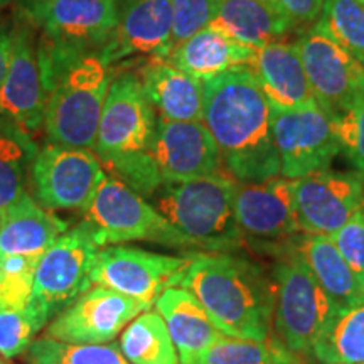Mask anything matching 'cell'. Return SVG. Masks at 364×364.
<instances>
[{"label":"cell","instance_id":"6da1fadb","mask_svg":"<svg viewBox=\"0 0 364 364\" xmlns=\"http://www.w3.org/2000/svg\"><path fill=\"white\" fill-rule=\"evenodd\" d=\"M204 113L228 174L236 182H263L280 176L272 132L270 103L250 66L203 81Z\"/></svg>","mask_w":364,"mask_h":364},{"label":"cell","instance_id":"7a4b0ae2","mask_svg":"<svg viewBox=\"0 0 364 364\" xmlns=\"http://www.w3.org/2000/svg\"><path fill=\"white\" fill-rule=\"evenodd\" d=\"M179 287L201 302L228 338L258 343L275 339L273 277L250 258L235 252L193 253Z\"/></svg>","mask_w":364,"mask_h":364},{"label":"cell","instance_id":"3957f363","mask_svg":"<svg viewBox=\"0 0 364 364\" xmlns=\"http://www.w3.org/2000/svg\"><path fill=\"white\" fill-rule=\"evenodd\" d=\"M156 125L157 113L139 75L115 73L103 105L93 152L108 176L144 198H152L164 184L150 156Z\"/></svg>","mask_w":364,"mask_h":364},{"label":"cell","instance_id":"277c9868","mask_svg":"<svg viewBox=\"0 0 364 364\" xmlns=\"http://www.w3.org/2000/svg\"><path fill=\"white\" fill-rule=\"evenodd\" d=\"M44 134L49 144L93 150L113 66L100 51L43 65Z\"/></svg>","mask_w":364,"mask_h":364},{"label":"cell","instance_id":"5b68a950","mask_svg":"<svg viewBox=\"0 0 364 364\" xmlns=\"http://www.w3.org/2000/svg\"><path fill=\"white\" fill-rule=\"evenodd\" d=\"M236 184L230 174L164 182L150 199L199 252H238L247 240L235 215Z\"/></svg>","mask_w":364,"mask_h":364},{"label":"cell","instance_id":"8992f818","mask_svg":"<svg viewBox=\"0 0 364 364\" xmlns=\"http://www.w3.org/2000/svg\"><path fill=\"white\" fill-rule=\"evenodd\" d=\"M272 248L279 257L272 272L275 285L273 336L294 356H309L334 312V304L287 241Z\"/></svg>","mask_w":364,"mask_h":364},{"label":"cell","instance_id":"52a82bcc","mask_svg":"<svg viewBox=\"0 0 364 364\" xmlns=\"http://www.w3.org/2000/svg\"><path fill=\"white\" fill-rule=\"evenodd\" d=\"M26 21L39 31L43 65L100 51L115 31L118 0H27Z\"/></svg>","mask_w":364,"mask_h":364},{"label":"cell","instance_id":"ba28073f","mask_svg":"<svg viewBox=\"0 0 364 364\" xmlns=\"http://www.w3.org/2000/svg\"><path fill=\"white\" fill-rule=\"evenodd\" d=\"M83 213V221L100 248L130 241H150L177 250L194 248L144 196L108 174Z\"/></svg>","mask_w":364,"mask_h":364},{"label":"cell","instance_id":"9c48e42d","mask_svg":"<svg viewBox=\"0 0 364 364\" xmlns=\"http://www.w3.org/2000/svg\"><path fill=\"white\" fill-rule=\"evenodd\" d=\"M98 252L100 247L83 221L63 233L43 253L29 304L46 324L91 289V270Z\"/></svg>","mask_w":364,"mask_h":364},{"label":"cell","instance_id":"30bf717a","mask_svg":"<svg viewBox=\"0 0 364 364\" xmlns=\"http://www.w3.org/2000/svg\"><path fill=\"white\" fill-rule=\"evenodd\" d=\"M29 176L39 206L51 213L85 211L107 172L93 150L48 144L38 149Z\"/></svg>","mask_w":364,"mask_h":364},{"label":"cell","instance_id":"8fae6325","mask_svg":"<svg viewBox=\"0 0 364 364\" xmlns=\"http://www.w3.org/2000/svg\"><path fill=\"white\" fill-rule=\"evenodd\" d=\"M309 85L318 107L343 115L364 90V65L324 26L314 22L295 41Z\"/></svg>","mask_w":364,"mask_h":364},{"label":"cell","instance_id":"7c38bea8","mask_svg":"<svg viewBox=\"0 0 364 364\" xmlns=\"http://www.w3.org/2000/svg\"><path fill=\"white\" fill-rule=\"evenodd\" d=\"M270 113L282 177L294 181L331 169L334 157L341 154V144L329 112L317 105L294 110L270 107Z\"/></svg>","mask_w":364,"mask_h":364},{"label":"cell","instance_id":"4fadbf2b","mask_svg":"<svg viewBox=\"0 0 364 364\" xmlns=\"http://www.w3.org/2000/svg\"><path fill=\"white\" fill-rule=\"evenodd\" d=\"M191 257H171L136 247L113 245L100 250L91 284L108 287L152 309L164 290L177 287Z\"/></svg>","mask_w":364,"mask_h":364},{"label":"cell","instance_id":"5bb4252c","mask_svg":"<svg viewBox=\"0 0 364 364\" xmlns=\"http://www.w3.org/2000/svg\"><path fill=\"white\" fill-rule=\"evenodd\" d=\"M292 198L300 231L331 236L364 206V184L354 172L324 169L294 179Z\"/></svg>","mask_w":364,"mask_h":364},{"label":"cell","instance_id":"9a60e30c","mask_svg":"<svg viewBox=\"0 0 364 364\" xmlns=\"http://www.w3.org/2000/svg\"><path fill=\"white\" fill-rule=\"evenodd\" d=\"M144 311L149 309L139 300L95 285L56 316L44 338L66 344H108Z\"/></svg>","mask_w":364,"mask_h":364},{"label":"cell","instance_id":"2e32d148","mask_svg":"<svg viewBox=\"0 0 364 364\" xmlns=\"http://www.w3.org/2000/svg\"><path fill=\"white\" fill-rule=\"evenodd\" d=\"M12 48L6 83L0 91V117L29 134L44 125L46 88L39 59V43L34 27L22 21L11 29Z\"/></svg>","mask_w":364,"mask_h":364},{"label":"cell","instance_id":"e0dca14e","mask_svg":"<svg viewBox=\"0 0 364 364\" xmlns=\"http://www.w3.org/2000/svg\"><path fill=\"white\" fill-rule=\"evenodd\" d=\"M150 156L164 182L228 174L220 149L203 122H172L157 117Z\"/></svg>","mask_w":364,"mask_h":364},{"label":"cell","instance_id":"ac0fdd59","mask_svg":"<svg viewBox=\"0 0 364 364\" xmlns=\"http://www.w3.org/2000/svg\"><path fill=\"white\" fill-rule=\"evenodd\" d=\"M235 215L245 240L272 248L300 231L292 198V181L277 176L263 182H238Z\"/></svg>","mask_w":364,"mask_h":364},{"label":"cell","instance_id":"d6986e66","mask_svg":"<svg viewBox=\"0 0 364 364\" xmlns=\"http://www.w3.org/2000/svg\"><path fill=\"white\" fill-rule=\"evenodd\" d=\"M174 17L169 0H124L115 31L100 49L110 66L129 58H167Z\"/></svg>","mask_w":364,"mask_h":364},{"label":"cell","instance_id":"ffe728a7","mask_svg":"<svg viewBox=\"0 0 364 364\" xmlns=\"http://www.w3.org/2000/svg\"><path fill=\"white\" fill-rule=\"evenodd\" d=\"M258 85L273 108H309L317 107L309 85L302 58L295 43L275 41L255 51L250 65Z\"/></svg>","mask_w":364,"mask_h":364},{"label":"cell","instance_id":"44dd1931","mask_svg":"<svg viewBox=\"0 0 364 364\" xmlns=\"http://www.w3.org/2000/svg\"><path fill=\"white\" fill-rule=\"evenodd\" d=\"M139 78L157 117L172 122H203V81L176 68L166 58L149 59Z\"/></svg>","mask_w":364,"mask_h":364},{"label":"cell","instance_id":"7402d4cb","mask_svg":"<svg viewBox=\"0 0 364 364\" xmlns=\"http://www.w3.org/2000/svg\"><path fill=\"white\" fill-rule=\"evenodd\" d=\"M156 311L166 322L176 346L179 364H191L206 349L225 338L198 299L182 287L164 290L156 300Z\"/></svg>","mask_w":364,"mask_h":364},{"label":"cell","instance_id":"603a6c76","mask_svg":"<svg viewBox=\"0 0 364 364\" xmlns=\"http://www.w3.org/2000/svg\"><path fill=\"white\" fill-rule=\"evenodd\" d=\"M70 225L36 203L29 193L22 194L0 215V258L22 255L43 257V253Z\"/></svg>","mask_w":364,"mask_h":364},{"label":"cell","instance_id":"cb8c5ba5","mask_svg":"<svg viewBox=\"0 0 364 364\" xmlns=\"http://www.w3.org/2000/svg\"><path fill=\"white\" fill-rule=\"evenodd\" d=\"M257 49L231 39L216 27L208 26L172 48L166 59L194 78L206 81L240 66H250Z\"/></svg>","mask_w":364,"mask_h":364},{"label":"cell","instance_id":"d4e9b609","mask_svg":"<svg viewBox=\"0 0 364 364\" xmlns=\"http://www.w3.org/2000/svg\"><path fill=\"white\" fill-rule=\"evenodd\" d=\"M287 245L306 262L334 309L364 299V285L336 248L331 236L300 233L287 241Z\"/></svg>","mask_w":364,"mask_h":364},{"label":"cell","instance_id":"484cf974","mask_svg":"<svg viewBox=\"0 0 364 364\" xmlns=\"http://www.w3.org/2000/svg\"><path fill=\"white\" fill-rule=\"evenodd\" d=\"M211 26L253 49L284 41L297 29L267 0H216Z\"/></svg>","mask_w":364,"mask_h":364},{"label":"cell","instance_id":"4316f807","mask_svg":"<svg viewBox=\"0 0 364 364\" xmlns=\"http://www.w3.org/2000/svg\"><path fill=\"white\" fill-rule=\"evenodd\" d=\"M312 356L321 364H364V299L334 309Z\"/></svg>","mask_w":364,"mask_h":364},{"label":"cell","instance_id":"83f0119b","mask_svg":"<svg viewBox=\"0 0 364 364\" xmlns=\"http://www.w3.org/2000/svg\"><path fill=\"white\" fill-rule=\"evenodd\" d=\"M38 149L33 134L0 117V215L27 193V174Z\"/></svg>","mask_w":364,"mask_h":364},{"label":"cell","instance_id":"f1b7e54d","mask_svg":"<svg viewBox=\"0 0 364 364\" xmlns=\"http://www.w3.org/2000/svg\"><path fill=\"white\" fill-rule=\"evenodd\" d=\"M118 346L132 364H179L176 346L159 312L145 311L136 316Z\"/></svg>","mask_w":364,"mask_h":364},{"label":"cell","instance_id":"f546056e","mask_svg":"<svg viewBox=\"0 0 364 364\" xmlns=\"http://www.w3.org/2000/svg\"><path fill=\"white\" fill-rule=\"evenodd\" d=\"M191 364H299V359L277 339L258 343L225 336Z\"/></svg>","mask_w":364,"mask_h":364},{"label":"cell","instance_id":"4dcf8cb0","mask_svg":"<svg viewBox=\"0 0 364 364\" xmlns=\"http://www.w3.org/2000/svg\"><path fill=\"white\" fill-rule=\"evenodd\" d=\"M27 353L29 364H132L118 344H66L43 338Z\"/></svg>","mask_w":364,"mask_h":364},{"label":"cell","instance_id":"1f68e13d","mask_svg":"<svg viewBox=\"0 0 364 364\" xmlns=\"http://www.w3.org/2000/svg\"><path fill=\"white\" fill-rule=\"evenodd\" d=\"M317 22L364 65V4L361 0H326Z\"/></svg>","mask_w":364,"mask_h":364},{"label":"cell","instance_id":"d6a6232c","mask_svg":"<svg viewBox=\"0 0 364 364\" xmlns=\"http://www.w3.org/2000/svg\"><path fill=\"white\" fill-rule=\"evenodd\" d=\"M44 326L46 322L31 304L24 307H0V358L21 356Z\"/></svg>","mask_w":364,"mask_h":364},{"label":"cell","instance_id":"836d02e7","mask_svg":"<svg viewBox=\"0 0 364 364\" xmlns=\"http://www.w3.org/2000/svg\"><path fill=\"white\" fill-rule=\"evenodd\" d=\"M38 257L0 258V307H24L29 304L34 289Z\"/></svg>","mask_w":364,"mask_h":364},{"label":"cell","instance_id":"e575fe53","mask_svg":"<svg viewBox=\"0 0 364 364\" xmlns=\"http://www.w3.org/2000/svg\"><path fill=\"white\" fill-rule=\"evenodd\" d=\"M341 152L351 162L354 174L364 184V90L343 115L334 117Z\"/></svg>","mask_w":364,"mask_h":364},{"label":"cell","instance_id":"d590c367","mask_svg":"<svg viewBox=\"0 0 364 364\" xmlns=\"http://www.w3.org/2000/svg\"><path fill=\"white\" fill-rule=\"evenodd\" d=\"M174 17L172 48L184 43L191 36L211 26L215 19L216 0H169Z\"/></svg>","mask_w":364,"mask_h":364},{"label":"cell","instance_id":"8d00e7d4","mask_svg":"<svg viewBox=\"0 0 364 364\" xmlns=\"http://www.w3.org/2000/svg\"><path fill=\"white\" fill-rule=\"evenodd\" d=\"M331 240L364 285V206Z\"/></svg>","mask_w":364,"mask_h":364},{"label":"cell","instance_id":"74e56055","mask_svg":"<svg viewBox=\"0 0 364 364\" xmlns=\"http://www.w3.org/2000/svg\"><path fill=\"white\" fill-rule=\"evenodd\" d=\"M295 27L312 26L321 17L326 0H267Z\"/></svg>","mask_w":364,"mask_h":364},{"label":"cell","instance_id":"f35d334b","mask_svg":"<svg viewBox=\"0 0 364 364\" xmlns=\"http://www.w3.org/2000/svg\"><path fill=\"white\" fill-rule=\"evenodd\" d=\"M11 48H12V36L11 31L0 24V91L6 83V76L9 71V61H11Z\"/></svg>","mask_w":364,"mask_h":364},{"label":"cell","instance_id":"ab89813d","mask_svg":"<svg viewBox=\"0 0 364 364\" xmlns=\"http://www.w3.org/2000/svg\"><path fill=\"white\" fill-rule=\"evenodd\" d=\"M11 2V0H0V7H4V6H7V4Z\"/></svg>","mask_w":364,"mask_h":364},{"label":"cell","instance_id":"60d3db41","mask_svg":"<svg viewBox=\"0 0 364 364\" xmlns=\"http://www.w3.org/2000/svg\"><path fill=\"white\" fill-rule=\"evenodd\" d=\"M0 364H7L6 361H4V358H0Z\"/></svg>","mask_w":364,"mask_h":364},{"label":"cell","instance_id":"b9f144b4","mask_svg":"<svg viewBox=\"0 0 364 364\" xmlns=\"http://www.w3.org/2000/svg\"><path fill=\"white\" fill-rule=\"evenodd\" d=\"M361 2H363V4H364V0H361Z\"/></svg>","mask_w":364,"mask_h":364},{"label":"cell","instance_id":"7bdbcfd3","mask_svg":"<svg viewBox=\"0 0 364 364\" xmlns=\"http://www.w3.org/2000/svg\"><path fill=\"white\" fill-rule=\"evenodd\" d=\"M0 285H2V284H0Z\"/></svg>","mask_w":364,"mask_h":364}]
</instances>
